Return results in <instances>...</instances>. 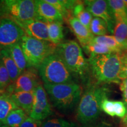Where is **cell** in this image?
I'll return each instance as SVG.
<instances>
[{"label": "cell", "mask_w": 127, "mask_h": 127, "mask_svg": "<svg viewBox=\"0 0 127 127\" xmlns=\"http://www.w3.org/2000/svg\"><path fill=\"white\" fill-rule=\"evenodd\" d=\"M88 62L91 74L97 82L96 84L120 83L119 75L122 65L121 52L90 55Z\"/></svg>", "instance_id": "1"}, {"label": "cell", "mask_w": 127, "mask_h": 127, "mask_svg": "<svg viewBox=\"0 0 127 127\" xmlns=\"http://www.w3.org/2000/svg\"><path fill=\"white\" fill-rule=\"evenodd\" d=\"M55 53L63 60L69 71L82 81L89 84L90 66L88 60L84 56L82 50L77 42L67 41L57 45Z\"/></svg>", "instance_id": "2"}, {"label": "cell", "mask_w": 127, "mask_h": 127, "mask_svg": "<svg viewBox=\"0 0 127 127\" xmlns=\"http://www.w3.org/2000/svg\"><path fill=\"white\" fill-rule=\"evenodd\" d=\"M108 90L99 84L88 85L82 94L78 105L77 118L82 124H88L94 121L101 113V104L104 98L108 97Z\"/></svg>", "instance_id": "3"}, {"label": "cell", "mask_w": 127, "mask_h": 127, "mask_svg": "<svg viewBox=\"0 0 127 127\" xmlns=\"http://www.w3.org/2000/svg\"><path fill=\"white\" fill-rule=\"evenodd\" d=\"M44 87L54 107L65 113L74 109L83 93L81 86L74 82L61 84H44Z\"/></svg>", "instance_id": "4"}, {"label": "cell", "mask_w": 127, "mask_h": 127, "mask_svg": "<svg viewBox=\"0 0 127 127\" xmlns=\"http://www.w3.org/2000/svg\"><path fill=\"white\" fill-rule=\"evenodd\" d=\"M20 44L29 68H39L47 57L55 53L57 48L50 41L39 40L26 34Z\"/></svg>", "instance_id": "5"}, {"label": "cell", "mask_w": 127, "mask_h": 127, "mask_svg": "<svg viewBox=\"0 0 127 127\" xmlns=\"http://www.w3.org/2000/svg\"><path fill=\"white\" fill-rule=\"evenodd\" d=\"M38 69L44 84H61L74 82L73 74L55 52L42 62Z\"/></svg>", "instance_id": "6"}, {"label": "cell", "mask_w": 127, "mask_h": 127, "mask_svg": "<svg viewBox=\"0 0 127 127\" xmlns=\"http://www.w3.org/2000/svg\"><path fill=\"white\" fill-rule=\"evenodd\" d=\"M0 14L6 15L17 24L38 18L35 3L32 0L0 1Z\"/></svg>", "instance_id": "7"}, {"label": "cell", "mask_w": 127, "mask_h": 127, "mask_svg": "<svg viewBox=\"0 0 127 127\" xmlns=\"http://www.w3.org/2000/svg\"><path fill=\"white\" fill-rule=\"evenodd\" d=\"M25 35L15 21L8 17L0 20V51L18 43Z\"/></svg>", "instance_id": "8"}, {"label": "cell", "mask_w": 127, "mask_h": 127, "mask_svg": "<svg viewBox=\"0 0 127 127\" xmlns=\"http://www.w3.org/2000/svg\"><path fill=\"white\" fill-rule=\"evenodd\" d=\"M87 10L94 17L101 18L107 24L108 31L113 34L115 20L107 1L88 0L84 1Z\"/></svg>", "instance_id": "9"}, {"label": "cell", "mask_w": 127, "mask_h": 127, "mask_svg": "<svg viewBox=\"0 0 127 127\" xmlns=\"http://www.w3.org/2000/svg\"><path fill=\"white\" fill-rule=\"evenodd\" d=\"M34 101L30 117L35 120H44L51 115L52 111L47 97V94L41 84L34 91Z\"/></svg>", "instance_id": "10"}, {"label": "cell", "mask_w": 127, "mask_h": 127, "mask_svg": "<svg viewBox=\"0 0 127 127\" xmlns=\"http://www.w3.org/2000/svg\"><path fill=\"white\" fill-rule=\"evenodd\" d=\"M39 85L40 84L37 72L35 68H31L21 74L17 80L8 87L7 93L11 95L14 92L34 93L35 90Z\"/></svg>", "instance_id": "11"}, {"label": "cell", "mask_w": 127, "mask_h": 127, "mask_svg": "<svg viewBox=\"0 0 127 127\" xmlns=\"http://www.w3.org/2000/svg\"><path fill=\"white\" fill-rule=\"evenodd\" d=\"M17 24L21 27L27 35L39 40L50 41L47 22L42 19L38 17L29 21Z\"/></svg>", "instance_id": "12"}, {"label": "cell", "mask_w": 127, "mask_h": 127, "mask_svg": "<svg viewBox=\"0 0 127 127\" xmlns=\"http://www.w3.org/2000/svg\"><path fill=\"white\" fill-rule=\"evenodd\" d=\"M38 17L47 22L58 21L63 23V15L55 8L45 0L35 1Z\"/></svg>", "instance_id": "13"}, {"label": "cell", "mask_w": 127, "mask_h": 127, "mask_svg": "<svg viewBox=\"0 0 127 127\" xmlns=\"http://www.w3.org/2000/svg\"><path fill=\"white\" fill-rule=\"evenodd\" d=\"M67 22L71 31L77 37L82 47L88 44L94 37L90 30L74 16H71L68 19Z\"/></svg>", "instance_id": "14"}, {"label": "cell", "mask_w": 127, "mask_h": 127, "mask_svg": "<svg viewBox=\"0 0 127 127\" xmlns=\"http://www.w3.org/2000/svg\"><path fill=\"white\" fill-rule=\"evenodd\" d=\"M101 109L111 117H117L120 118H123L127 114V107L124 102L120 101H112L108 97L102 99Z\"/></svg>", "instance_id": "15"}, {"label": "cell", "mask_w": 127, "mask_h": 127, "mask_svg": "<svg viewBox=\"0 0 127 127\" xmlns=\"http://www.w3.org/2000/svg\"><path fill=\"white\" fill-rule=\"evenodd\" d=\"M11 97L19 108L24 111L27 115H30L34 104V93L14 92L11 94Z\"/></svg>", "instance_id": "16"}, {"label": "cell", "mask_w": 127, "mask_h": 127, "mask_svg": "<svg viewBox=\"0 0 127 127\" xmlns=\"http://www.w3.org/2000/svg\"><path fill=\"white\" fill-rule=\"evenodd\" d=\"M0 59L8 71L12 84L14 83L21 75V72L7 49L0 51Z\"/></svg>", "instance_id": "17"}, {"label": "cell", "mask_w": 127, "mask_h": 127, "mask_svg": "<svg viewBox=\"0 0 127 127\" xmlns=\"http://www.w3.org/2000/svg\"><path fill=\"white\" fill-rule=\"evenodd\" d=\"M114 28V36L121 52L127 38V18H116Z\"/></svg>", "instance_id": "18"}, {"label": "cell", "mask_w": 127, "mask_h": 127, "mask_svg": "<svg viewBox=\"0 0 127 127\" xmlns=\"http://www.w3.org/2000/svg\"><path fill=\"white\" fill-rule=\"evenodd\" d=\"M7 50L18 68L21 74L24 72L28 68V64L20 42L14 44Z\"/></svg>", "instance_id": "19"}, {"label": "cell", "mask_w": 127, "mask_h": 127, "mask_svg": "<svg viewBox=\"0 0 127 127\" xmlns=\"http://www.w3.org/2000/svg\"><path fill=\"white\" fill-rule=\"evenodd\" d=\"M45 1L54 6L63 15L64 20H68L71 17L72 9L77 1L74 0H45Z\"/></svg>", "instance_id": "20"}, {"label": "cell", "mask_w": 127, "mask_h": 127, "mask_svg": "<svg viewBox=\"0 0 127 127\" xmlns=\"http://www.w3.org/2000/svg\"><path fill=\"white\" fill-rule=\"evenodd\" d=\"M63 23L58 21L47 22L50 41L55 45H58L63 41L64 34Z\"/></svg>", "instance_id": "21"}, {"label": "cell", "mask_w": 127, "mask_h": 127, "mask_svg": "<svg viewBox=\"0 0 127 127\" xmlns=\"http://www.w3.org/2000/svg\"><path fill=\"white\" fill-rule=\"evenodd\" d=\"M72 16L77 18L84 26L90 30L93 16L86 9L84 1H77L72 9Z\"/></svg>", "instance_id": "22"}, {"label": "cell", "mask_w": 127, "mask_h": 127, "mask_svg": "<svg viewBox=\"0 0 127 127\" xmlns=\"http://www.w3.org/2000/svg\"><path fill=\"white\" fill-rule=\"evenodd\" d=\"M19 108L11 97V95L7 93L0 94V124L7 118L11 111Z\"/></svg>", "instance_id": "23"}, {"label": "cell", "mask_w": 127, "mask_h": 127, "mask_svg": "<svg viewBox=\"0 0 127 127\" xmlns=\"http://www.w3.org/2000/svg\"><path fill=\"white\" fill-rule=\"evenodd\" d=\"M27 118V114L21 108L13 110L3 121L2 124L9 127H20Z\"/></svg>", "instance_id": "24"}, {"label": "cell", "mask_w": 127, "mask_h": 127, "mask_svg": "<svg viewBox=\"0 0 127 127\" xmlns=\"http://www.w3.org/2000/svg\"><path fill=\"white\" fill-rule=\"evenodd\" d=\"M96 43L101 44L108 48L112 52H121V50L117 44L115 38L112 35H102L94 36L91 40Z\"/></svg>", "instance_id": "25"}, {"label": "cell", "mask_w": 127, "mask_h": 127, "mask_svg": "<svg viewBox=\"0 0 127 127\" xmlns=\"http://www.w3.org/2000/svg\"><path fill=\"white\" fill-rule=\"evenodd\" d=\"M107 2L115 18H127V6L124 0H109Z\"/></svg>", "instance_id": "26"}, {"label": "cell", "mask_w": 127, "mask_h": 127, "mask_svg": "<svg viewBox=\"0 0 127 127\" xmlns=\"http://www.w3.org/2000/svg\"><path fill=\"white\" fill-rule=\"evenodd\" d=\"M90 30L94 36L105 35L108 32L107 24L104 20L98 17L93 18Z\"/></svg>", "instance_id": "27"}, {"label": "cell", "mask_w": 127, "mask_h": 127, "mask_svg": "<svg viewBox=\"0 0 127 127\" xmlns=\"http://www.w3.org/2000/svg\"><path fill=\"white\" fill-rule=\"evenodd\" d=\"M82 48L84 51L88 54V55H90H90H104L112 52L108 48L106 47L105 46L96 43L92 41Z\"/></svg>", "instance_id": "28"}, {"label": "cell", "mask_w": 127, "mask_h": 127, "mask_svg": "<svg viewBox=\"0 0 127 127\" xmlns=\"http://www.w3.org/2000/svg\"><path fill=\"white\" fill-rule=\"evenodd\" d=\"M42 127H76V124L63 118H52L42 122Z\"/></svg>", "instance_id": "29"}, {"label": "cell", "mask_w": 127, "mask_h": 127, "mask_svg": "<svg viewBox=\"0 0 127 127\" xmlns=\"http://www.w3.org/2000/svg\"><path fill=\"white\" fill-rule=\"evenodd\" d=\"M11 84L8 71L0 59V92H3L7 90Z\"/></svg>", "instance_id": "30"}, {"label": "cell", "mask_w": 127, "mask_h": 127, "mask_svg": "<svg viewBox=\"0 0 127 127\" xmlns=\"http://www.w3.org/2000/svg\"><path fill=\"white\" fill-rule=\"evenodd\" d=\"M121 54V60H122V65L121 69L119 78L120 80H123L125 78H127V57L126 55Z\"/></svg>", "instance_id": "31"}, {"label": "cell", "mask_w": 127, "mask_h": 127, "mask_svg": "<svg viewBox=\"0 0 127 127\" xmlns=\"http://www.w3.org/2000/svg\"><path fill=\"white\" fill-rule=\"evenodd\" d=\"M20 127H42V121L27 117Z\"/></svg>", "instance_id": "32"}, {"label": "cell", "mask_w": 127, "mask_h": 127, "mask_svg": "<svg viewBox=\"0 0 127 127\" xmlns=\"http://www.w3.org/2000/svg\"><path fill=\"white\" fill-rule=\"evenodd\" d=\"M121 91L123 92V99L125 105L127 107V78H125L120 83V86Z\"/></svg>", "instance_id": "33"}, {"label": "cell", "mask_w": 127, "mask_h": 127, "mask_svg": "<svg viewBox=\"0 0 127 127\" xmlns=\"http://www.w3.org/2000/svg\"><path fill=\"white\" fill-rule=\"evenodd\" d=\"M120 126L121 127H127V114L123 118H122Z\"/></svg>", "instance_id": "34"}, {"label": "cell", "mask_w": 127, "mask_h": 127, "mask_svg": "<svg viewBox=\"0 0 127 127\" xmlns=\"http://www.w3.org/2000/svg\"><path fill=\"white\" fill-rule=\"evenodd\" d=\"M126 50H127V38L126 41H125V45H124V46L123 51H126Z\"/></svg>", "instance_id": "35"}, {"label": "cell", "mask_w": 127, "mask_h": 127, "mask_svg": "<svg viewBox=\"0 0 127 127\" xmlns=\"http://www.w3.org/2000/svg\"><path fill=\"white\" fill-rule=\"evenodd\" d=\"M121 53L123 54L126 55V56L127 57V50L126 51H122Z\"/></svg>", "instance_id": "36"}, {"label": "cell", "mask_w": 127, "mask_h": 127, "mask_svg": "<svg viewBox=\"0 0 127 127\" xmlns=\"http://www.w3.org/2000/svg\"><path fill=\"white\" fill-rule=\"evenodd\" d=\"M0 127H7V126H5V125H2V126H1Z\"/></svg>", "instance_id": "37"}, {"label": "cell", "mask_w": 127, "mask_h": 127, "mask_svg": "<svg viewBox=\"0 0 127 127\" xmlns=\"http://www.w3.org/2000/svg\"></svg>", "instance_id": "38"}]
</instances>
